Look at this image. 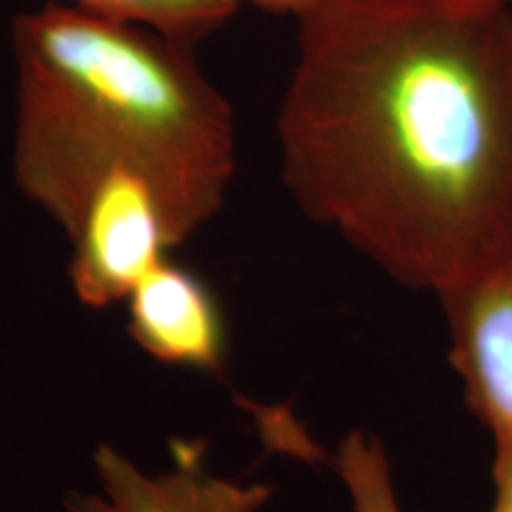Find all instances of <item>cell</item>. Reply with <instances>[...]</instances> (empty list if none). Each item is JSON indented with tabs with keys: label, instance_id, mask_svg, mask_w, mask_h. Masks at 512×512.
<instances>
[{
	"label": "cell",
	"instance_id": "1",
	"mask_svg": "<svg viewBox=\"0 0 512 512\" xmlns=\"http://www.w3.org/2000/svg\"><path fill=\"white\" fill-rule=\"evenodd\" d=\"M297 22L278 110L283 183L408 290L512 247V10L323 0Z\"/></svg>",
	"mask_w": 512,
	"mask_h": 512
},
{
	"label": "cell",
	"instance_id": "2",
	"mask_svg": "<svg viewBox=\"0 0 512 512\" xmlns=\"http://www.w3.org/2000/svg\"><path fill=\"white\" fill-rule=\"evenodd\" d=\"M12 55V178L64 238L110 183L159 192L188 240L221 214L238 136L195 48L46 3L15 17Z\"/></svg>",
	"mask_w": 512,
	"mask_h": 512
},
{
	"label": "cell",
	"instance_id": "3",
	"mask_svg": "<svg viewBox=\"0 0 512 512\" xmlns=\"http://www.w3.org/2000/svg\"><path fill=\"white\" fill-rule=\"evenodd\" d=\"M67 240L69 283L93 311L124 306L140 280L188 242L169 204L140 183H112L95 192Z\"/></svg>",
	"mask_w": 512,
	"mask_h": 512
},
{
	"label": "cell",
	"instance_id": "4",
	"mask_svg": "<svg viewBox=\"0 0 512 512\" xmlns=\"http://www.w3.org/2000/svg\"><path fill=\"white\" fill-rule=\"evenodd\" d=\"M437 299L467 408L494 439L496 482L512 472V247Z\"/></svg>",
	"mask_w": 512,
	"mask_h": 512
},
{
	"label": "cell",
	"instance_id": "5",
	"mask_svg": "<svg viewBox=\"0 0 512 512\" xmlns=\"http://www.w3.org/2000/svg\"><path fill=\"white\" fill-rule=\"evenodd\" d=\"M93 486L72 491L67 512H264L275 489L216 475L207 465L204 441L171 444V465L147 470L114 444L93 453Z\"/></svg>",
	"mask_w": 512,
	"mask_h": 512
},
{
	"label": "cell",
	"instance_id": "6",
	"mask_svg": "<svg viewBox=\"0 0 512 512\" xmlns=\"http://www.w3.org/2000/svg\"><path fill=\"white\" fill-rule=\"evenodd\" d=\"M128 337L152 361L219 375L228 356V325L214 290L190 268L166 259L126 297Z\"/></svg>",
	"mask_w": 512,
	"mask_h": 512
},
{
	"label": "cell",
	"instance_id": "7",
	"mask_svg": "<svg viewBox=\"0 0 512 512\" xmlns=\"http://www.w3.org/2000/svg\"><path fill=\"white\" fill-rule=\"evenodd\" d=\"M91 15L138 24L195 48L238 15V0H48Z\"/></svg>",
	"mask_w": 512,
	"mask_h": 512
},
{
	"label": "cell",
	"instance_id": "8",
	"mask_svg": "<svg viewBox=\"0 0 512 512\" xmlns=\"http://www.w3.org/2000/svg\"><path fill=\"white\" fill-rule=\"evenodd\" d=\"M332 467L347 489L354 512H403L392 463L380 437L366 430L349 432L339 441Z\"/></svg>",
	"mask_w": 512,
	"mask_h": 512
},
{
	"label": "cell",
	"instance_id": "9",
	"mask_svg": "<svg viewBox=\"0 0 512 512\" xmlns=\"http://www.w3.org/2000/svg\"><path fill=\"white\" fill-rule=\"evenodd\" d=\"M240 5H252L256 10H264L275 17H292L299 19L311 8H316L323 0H238Z\"/></svg>",
	"mask_w": 512,
	"mask_h": 512
},
{
	"label": "cell",
	"instance_id": "10",
	"mask_svg": "<svg viewBox=\"0 0 512 512\" xmlns=\"http://www.w3.org/2000/svg\"><path fill=\"white\" fill-rule=\"evenodd\" d=\"M491 512H512V472L496 479V503Z\"/></svg>",
	"mask_w": 512,
	"mask_h": 512
},
{
	"label": "cell",
	"instance_id": "11",
	"mask_svg": "<svg viewBox=\"0 0 512 512\" xmlns=\"http://www.w3.org/2000/svg\"><path fill=\"white\" fill-rule=\"evenodd\" d=\"M444 5H496V8H510L512 0H432Z\"/></svg>",
	"mask_w": 512,
	"mask_h": 512
}]
</instances>
